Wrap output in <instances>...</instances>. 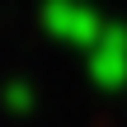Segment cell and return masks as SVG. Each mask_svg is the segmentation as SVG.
Here are the masks:
<instances>
[{
    "label": "cell",
    "mask_w": 127,
    "mask_h": 127,
    "mask_svg": "<svg viewBox=\"0 0 127 127\" xmlns=\"http://www.w3.org/2000/svg\"><path fill=\"white\" fill-rule=\"evenodd\" d=\"M47 28L57 33V38H71V42H94L99 38V14L90 9V5H75V0H52L47 5Z\"/></svg>",
    "instance_id": "cell-1"
},
{
    "label": "cell",
    "mask_w": 127,
    "mask_h": 127,
    "mask_svg": "<svg viewBox=\"0 0 127 127\" xmlns=\"http://www.w3.org/2000/svg\"><path fill=\"white\" fill-rule=\"evenodd\" d=\"M90 66H94V80H104V85L127 80V33L123 28H104L90 42Z\"/></svg>",
    "instance_id": "cell-2"
}]
</instances>
